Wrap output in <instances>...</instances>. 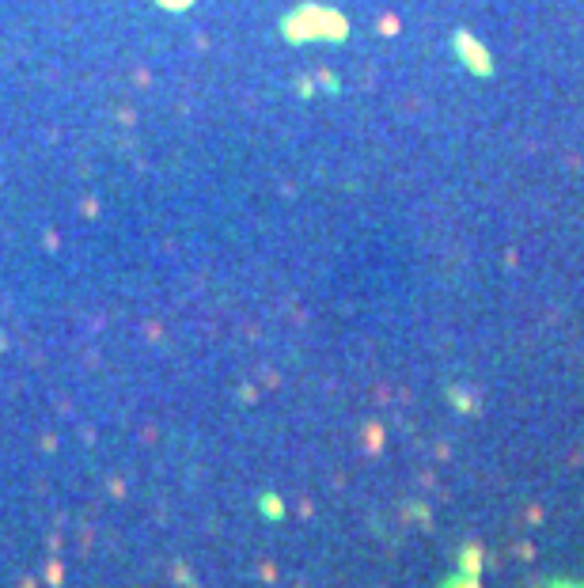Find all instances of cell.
Returning a JSON list of instances; mask_svg holds the SVG:
<instances>
[{
	"label": "cell",
	"instance_id": "cell-2",
	"mask_svg": "<svg viewBox=\"0 0 584 588\" xmlns=\"http://www.w3.org/2000/svg\"><path fill=\"white\" fill-rule=\"evenodd\" d=\"M262 509L270 512V516H281V501H273V497H266V501H262Z\"/></svg>",
	"mask_w": 584,
	"mask_h": 588
},
{
	"label": "cell",
	"instance_id": "cell-1",
	"mask_svg": "<svg viewBox=\"0 0 584 588\" xmlns=\"http://www.w3.org/2000/svg\"><path fill=\"white\" fill-rule=\"evenodd\" d=\"M61 577H64V569H61V562H50V569H46V581H50L53 588L61 584Z\"/></svg>",
	"mask_w": 584,
	"mask_h": 588
}]
</instances>
